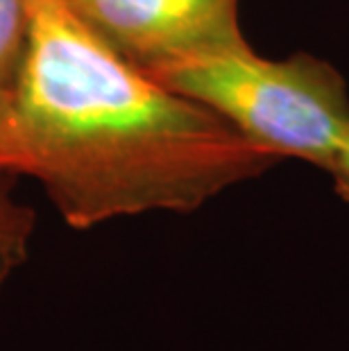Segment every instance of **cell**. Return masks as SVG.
<instances>
[{"label":"cell","mask_w":349,"mask_h":351,"mask_svg":"<svg viewBox=\"0 0 349 351\" xmlns=\"http://www.w3.org/2000/svg\"><path fill=\"white\" fill-rule=\"evenodd\" d=\"M14 104V175L39 182L73 229L197 211L279 163L118 55L66 0H34Z\"/></svg>","instance_id":"6da1fadb"},{"label":"cell","mask_w":349,"mask_h":351,"mask_svg":"<svg viewBox=\"0 0 349 351\" xmlns=\"http://www.w3.org/2000/svg\"><path fill=\"white\" fill-rule=\"evenodd\" d=\"M147 75L213 111L279 161L300 159L326 170L349 136L347 82L309 52L265 59L245 48L177 62Z\"/></svg>","instance_id":"7a4b0ae2"},{"label":"cell","mask_w":349,"mask_h":351,"mask_svg":"<svg viewBox=\"0 0 349 351\" xmlns=\"http://www.w3.org/2000/svg\"><path fill=\"white\" fill-rule=\"evenodd\" d=\"M109 48L145 73L250 48L239 0H66Z\"/></svg>","instance_id":"3957f363"},{"label":"cell","mask_w":349,"mask_h":351,"mask_svg":"<svg viewBox=\"0 0 349 351\" xmlns=\"http://www.w3.org/2000/svg\"><path fill=\"white\" fill-rule=\"evenodd\" d=\"M36 215L0 184V290L27 261Z\"/></svg>","instance_id":"277c9868"},{"label":"cell","mask_w":349,"mask_h":351,"mask_svg":"<svg viewBox=\"0 0 349 351\" xmlns=\"http://www.w3.org/2000/svg\"><path fill=\"white\" fill-rule=\"evenodd\" d=\"M34 0H0V88L14 93L23 66Z\"/></svg>","instance_id":"5b68a950"},{"label":"cell","mask_w":349,"mask_h":351,"mask_svg":"<svg viewBox=\"0 0 349 351\" xmlns=\"http://www.w3.org/2000/svg\"><path fill=\"white\" fill-rule=\"evenodd\" d=\"M16 104L14 93L0 88V175L12 173L16 163Z\"/></svg>","instance_id":"8992f818"},{"label":"cell","mask_w":349,"mask_h":351,"mask_svg":"<svg viewBox=\"0 0 349 351\" xmlns=\"http://www.w3.org/2000/svg\"><path fill=\"white\" fill-rule=\"evenodd\" d=\"M324 173L333 179V189L343 197V202L349 204V136L338 150V154L333 156V161L326 166Z\"/></svg>","instance_id":"52a82bcc"}]
</instances>
